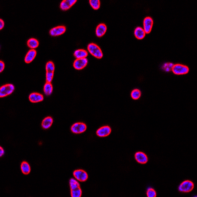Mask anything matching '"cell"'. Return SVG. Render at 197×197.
Wrapping results in <instances>:
<instances>
[{
	"instance_id": "603a6c76",
	"label": "cell",
	"mask_w": 197,
	"mask_h": 197,
	"mask_svg": "<svg viewBox=\"0 0 197 197\" xmlns=\"http://www.w3.org/2000/svg\"><path fill=\"white\" fill-rule=\"evenodd\" d=\"M69 184H70V189L71 190H74L80 187V184L78 182L77 179H71L69 181Z\"/></svg>"
},
{
	"instance_id": "4dcf8cb0",
	"label": "cell",
	"mask_w": 197,
	"mask_h": 197,
	"mask_svg": "<svg viewBox=\"0 0 197 197\" xmlns=\"http://www.w3.org/2000/svg\"><path fill=\"white\" fill-rule=\"evenodd\" d=\"M5 151H4V149H3L2 147H0V157H2L4 155Z\"/></svg>"
},
{
	"instance_id": "44dd1931",
	"label": "cell",
	"mask_w": 197,
	"mask_h": 197,
	"mask_svg": "<svg viewBox=\"0 0 197 197\" xmlns=\"http://www.w3.org/2000/svg\"><path fill=\"white\" fill-rule=\"evenodd\" d=\"M21 169L22 171V173L25 174V175H27L31 172V168L30 166L29 165V164L26 162H23L21 163Z\"/></svg>"
},
{
	"instance_id": "ba28073f",
	"label": "cell",
	"mask_w": 197,
	"mask_h": 197,
	"mask_svg": "<svg viewBox=\"0 0 197 197\" xmlns=\"http://www.w3.org/2000/svg\"><path fill=\"white\" fill-rule=\"evenodd\" d=\"M153 20L152 18L149 16L146 17L144 19V30L145 31L146 34H149L150 33L152 28H153Z\"/></svg>"
},
{
	"instance_id": "6da1fadb",
	"label": "cell",
	"mask_w": 197,
	"mask_h": 197,
	"mask_svg": "<svg viewBox=\"0 0 197 197\" xmlns=\"http://www.w3.org/2000/svg\"><path fill=\"white\" fill-rule=\"evenodd\" d=\"M87 49L92 55L97 59H101L103 57V53L100 47L94 43H90L87 46Z\"/></svg>"
},
{
	"instance_id": "7a4b0ae2",
	"label": "cell",
	"mask_w": 197,
	"mask_h": 197,
	"mask_svg": "<svg viewBox=\"0 0 197 197\" xmlns=\"http://www.w3.org/2000/svg\"><path fill=\"white\" fill-rule=\"evenodd\" d=\"M46 69V81L47 83L52 82L53 78L55 66L53 62L48 61L45 66Z\"/></svg>"
},
{
	"instance_id": "5b68a950",
	"label": "cell",
	"mask_w": 197,
	"mask_h": 197,
	"mask_svg": "<svg viewBox=\"0 0 197 197\" xmlns=\"http://www.w3.org/2000/svg\"><path fill=\"white\" fill-rule=\"evenodd\" d=\"M87 129V126L85 123L77 122L73 124L71 127V131L75 134L83 133Z\"/></svg>"
},
{
	"instance_id": "8992f818",
	"label": "cell",
	"mask_w": 197,
	"mask_h": 197,
	"mask_svg": "<svg viewBox=\"0 0 197 197\" xmlns=\"http://www.w3.org/2000/svg\"><path fill=\"white\" fill-rule=\"evenodd\" d=\"M194 188V185L192 181L186 180L181 183L179 187V191L183 193H188L192 191Z\"/></svg>"
},
{
	"instance_id": "ac0fdd59",
	"label": "cell",
	"mask_w": 197,
	"mask_h": 197,
	"mask_svg": "<svg viewBox=\"0 0 197 197\" xmlns=\"http://www.w3.org/2000/svg\"><path fill=\"white\" fill-rule=\"evenodd\" d=\"M88 55L87 51L83 49H79L75 50L73 53L74 57L77 59L86 58Z\"/></svg>"
},
{
	"instance_id": "9a60e30c",
	"label": "cell",
	"mask_w": 197,
	"mask_h": 197,
	"mask_svg": "<svg viewBox=\"0 0 197 197\" xmlns=\"http://www.w3.org/2000/svg\"><path fill=\"white\" fill-rule=\"evenodd\" d=\"M107 31V27L104 23H100L97 26L96 29V35L98 37H102L106 34Z\"/></svg>"
},
{
	"instance_id": "ffe728a7",
	"label": "cell",
	"mask_w": 197,
	"mask_h": 197,
	"mask_svg": "<svg viewBox=\"0 0 197 197\" xmlns=\"http://www.w3.org/2000/svg\"><path fill=\"white\" fill-rule=\"evenodd\" d=\"M27 44L29 48L34 49L38 47L39 42L36 38H31L28 39L27 42Z\"/></svg>"
},
{
	"instance_id": "2e32d148",
	"label": "cell",
	"mask_w": 197,
	"mask_h": 197,
	"mask_svg": "<svg viewBox=\"0 0 197 197\" xmlns=\"http://www.w3.org/2000/svg\"><path fill=\"white\" fill-rule=\"evenodd\" d=\"M36 55H37L36 50L33 49H31L26 55L24 58L25 62L27 64L30 63L35 59Z\"/></svg>"
},
{
	"instance_id": "e0dca14e",
	"label": "cell",
	"mask_w": 197,
	"mask_h": 197,
	"mask_svg": "<svg viewBox=\"0 0 197 197\" xmlns=\"http://www.w3.org/2000/svg\"><path fill=\"white\" fill-rule=\"evenodd\" d=\"M134 35L135 37L138 39L141 40L145 38L146 33L143 28L137 27L134 31Z\"/></svg>"
},
{
	"instance_id": "277c9868",
	"label": "cell",
	"mask_w": 197,
	"mask_h": 197,
	"mask_svg": "<svg viewBox=\"0 0 197 197\" xmlns=\"http://www.w3.org/2000/svg\"><path fill=\"white\" fill-rule=\"evenodd\" d=\"M14 89L15 87L12 84H6L3 85L0 88V97H5L11 95L14 91Z\"/></svg>"
},
{
	"instance_id": "83f0119b",
	"label": "cell",
	"mask_w": 197,
	"mask_h": 197,
	"mask_svg": "<svg viewBox=\"0 0 197 197\" xmlns=\"http://www.w3.org/2000/svg\"><path fill=\"white\" fill-rule=\"evenodd\" d=\"M146 194L148 197H155L157 196L155 191L153 188H148Z\"/></svg>"
},
{
	"instance_id": "4fadbf2b",
	"label": "cell",
	"mask_w": 197,
	"mask_h": 197,
	"mask_svg": "<svg viewBox=\"0 0 197 197\" xmlns=\"http://www.w3.org/2000/svg\"><path fill=\"white\" fill-rule=\"evenodd\" d=\"M29 101L33 103H37L43 101V96L42 94L34 92L29 95Z\"/></svg>"
},
{
	"instance_id": "f1b7e54d",
	"label": "cell",
	"mask_w": 197,
	"mask_h": 197,
	"mask_svg": "<svg viewBox=\"0 0 197 197\" xmlns=\"http://www.w3.org/2000/svg\"><path fill=\"white\" fill-rule=\"evenodd\" d=\"M4 68H5V64L4 62L0 61V72L2 73L4 70Z\"/></svg>"
},
{
	"instance_id": "d6986e66",
	"label": "cell",
	"mask_w": 197,
	"mask_h": 197,
	"mask_svg": "<svg viewBox=\"0 0 197 197\" xmlns=\"http://www.w3.org/2000/svg\"><path fill=\"white\" fill-rule=\"evenodd\" d=\"M53 122L52 117L50 116L45 117L43 120L42 123V126L44 129H48L51 126Z\"/></svg>"
},
{
	"instance_id": "cb8c5ba5",
	"label": "cell",
	"mask_w": 197,
	"mask_h": 197,
	"mask_svg": "<svg viewBox=\"0 0 197 197\" xmlns=\"http://www.w3.org/2000/svg\"><path fill=\"white\" fill-rule=\"evenodd\" d=\"M141 95H142L141 91L139 89H135L131 92V96L134 100H137L140 98Z\"/></svg>"
},
{
	"instance_id": "30bf717a",
	"label": "cell",
	"mask_w": 197,
	"mask_h": 197,
	"mask_svg": "<svg viewBox=\"0 0 197 197\" xmlns=\"http://www.w3.org/2000/svg\"><path fill=\"white\" fill-rule=\"evenodd\" d=\"M66 31V28L64 26H58L54 27L49 31V34L52 37H57L64 34Z\"/></svg>"
},
{
	"instance_id": "d4e9b609",
	"label": "cell",
	"mask_w": 197,
	"mask_h": 197,
	"mask_svg": "<svg viewBox=\"0 0 197 197\" xmlns=\"http://www.w3.org/2000/svg\"><path fill=\"white\" fill-rule=\"evenodd\" d=\"M89 4L91 7L95 10L99 9L101 5V3L99 0H90Z\"/></svg>"
},
{
	"instance_id": "484cf974",
	"label": "cell",
	"mask_w": 197,
	"mask_h": 197,
	"mask_svg": "<svg viewBox=\"0 0 197 197\" xmlns=\"http://www.w3.org/2000/svg\"><path fill=\"white\" fill-rule=\"evenodd\" d=\"M174 64L172 63H166L163 65L162 69L164 72H169L172 71Z\"/></svg>"
},
{
	"instance_id": "3957f363",
	"label": "cell",
	"mask_w": 197,
	"mask_h": 197,
	"mask_svg": "<svg viewBox=\"0 0 197 197\" xmlns=\"http://www.w3.org/2000/svg\"><path fill=\"white\" fill-rule=\"evenodd\" d=\"M172 71L176 75H184L189 73V68L185 65L176 64L174 65Z\"/></svg>"
},
{
	"instance_id": "7c38bea8",
	"label": "cell",
	"mask_w": 197,
	"mask_h": 197,
	"mask_svg": "<svg viewBox=\"0 0 197 197\" xmlns=\"http://www.w3.org/2000/svg\"><path fill=\"white\" fill-rule=\"evenodd\" d=\"M77 2V0H64L61 3L60 7L62 11H67L74 5Z\"/></svg>"
},
{
	"instance_id": "7402d4cb",
	"label": "cell",
	"mask_w": 197,
	"mask_h": 197,
	"mask_svg": "<svg viewBox=\"0 0 197 197\" xmlns=\"http://www.w3.org/2000/svg\"><path fill=\"white\" fill-rule=\"evenodd\" d=\"M43 91L47 96H50L53 91V86L50 83H46L43 87Z\"/></svg>"
},
{
	"instance_id": "4316f807",
	"label": "cell",
	"mask_w": 197,
	"mask_h": 197,
	"mask_svg": "<svg viewBox=\"0 0 197 197\" xmlns=\"http://www.w3.org/2000/svg\"><path fill=\"white\" fill-rule=\"evenodd\" d=\"M71 194L72 197H80L82 196V190L80 187L71 190Z\"/></svg>"
},
{
	"instance_id": "5bb4252c",
	"label": "cell",
	"mask_w": 197,
	"mask_h": 197,
	"mask_svg": "<svg viewBox=\"0 0 197 197\" xmlns=\"http://www.w3.org/2000/svg\"><path fill=\"white\" fill-rule=\"evenodd\" d=\"M135 159L139 163L144 164L148 162V158L145 153L142 152H138L135 154Z\"/></svg>"
},
{
	"instance_id": "9c48e42d",
	"label": "cell",
	"mask_w": 197,
	"mask_h": 197,
	"mask_svg": "<svg viewBox=\"0 0 197 197\" xmlns=\"http://www.w3.org/2000/svg\"><path fill=\"white\" fill-rule=\"evenodd\" d=\"M88 59L86 58L75 59L73 62V67L77 70H83L88 64Z\"/></svg>"
},
{
	"instance_id": "8fae6325",
	"label": "cell",
	"mask_w": 197,
	"mask_h": 197,
	"mask_svg": "<svg viewBox=\"0 0 197 197\" xmlns=\"http://www.w3.org/2000/svg\"><path fill=\"white\" fill-rule=\"evenodd\" d=\"M111 132V129L110 127L104 126L102 127L97 131V135L99 137H106L109 136Z\"/></svg>"
},
{
	"instance_id": "f546056e",
	"label": "cell",
	"mask_w": 197,
	"mask_h": 197,
	"mask_svg": "<svg viewBox=\"0 0 197 197\" xmlns=\"http://www.w3.org/2000/svg\"><path fill=\"white\" fill-rule=\"evenodd\" d=\"M4 25H5L4 21L3 20V19H0V30H2L3 28V27H4Z\"/></svg>"
},
{
	"instance_id": "52a82bcc",
	"label": "cell",
	"mask_w": 197,
	"mask_h": 197,
	"mask_svg": "<svg viewBox=\"0 0 197 197\" xmlns=\"http://www.w3.org/2000/svg\"><path fill=\"white\" fill-rule=\"evenodd\" d=\"M73 175L78 181L84 182L88 179V174L83 169H77L74 170Z\"/></svg>"
}]
</instances>
